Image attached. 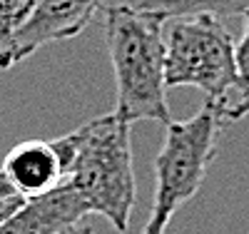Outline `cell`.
Here are the masks:
<instances>
[{"label": "cell", "mask_w": 249, "mask_h": 234, "mask_svg": "<svg viewBox=\"0 0 249 234\" xmlns=\"http://www.w3.org/2000/svg\"><path fill=\"white\" fill-rule=\"evenodd\" d=\"M53 147L62 164V182L72 184L90 215L105 217L117 232H127L137 195L130 122L117 112L100 115L53 140Z\"/></svg>", "instance_id": "1"}, {"label": "cell", "mask_w": 249, "mask_h": 234, "mask_svg": "<svg viewBox=\"0 0 249 234\" xmlns=\"http://www.w3.org/2000/svg\"><path fill=\"white\" fill-rule=\"evenodd\" d=\"M164 20L135 5L105 8V42L117 82L115 112L124 122L157 120L167 125Z\"/></svg>", "instance_id": "2"}, {"label": "cell", "mask_w": 249, "mask_h": 234, "mask_svg": "<svg viewBox=\"0 0 249 234\" xmlns=\"http://www.w3.org/2000/svg\"><path fill=\"white\" fill-rule=\"evenodd\" d=\"M222 125V108L210 100L192 120L167 122L164 144L155 157V202L140 234H167L177 209L199 192L217 155Z\"/></svg>", "instance_id": "3"}, {"label": "cell", "mask_w": 249, "mask_h": 234, "mask_svg": "<svg viewBox=\"0 0 249 234\" xmlns=\"http://www.w3.org/2000/svg\"><path fill=\"white\" fill-rule=\"evenodd\" d=\"M234 40L219 18H175L164 35V82L167 88H197L222 112L237 92Z\"/></svg>", "instance_id": "4"}, {"label": "cell", "mask_w": 249, "mask_h": 234, "mask_svg": "<svg viewBox=\"0 0 249 234\" xmlns=\"http://www.w3.org/2000/svg\"><path fill=\"white\" fill-rule=\"evenodd\" d=\"M105 3L107 0H37L35 10L15 35V65L50 42L80 35L100 10H105Z\"/></svg>", "instance_id": "5"}, {"label": "cell", "mask_w": 249, "mask_h": 234, "mask_svg": "<svg viewBox=\"0 0 249 234\" xmlns=\"http://www.w3.org/2000/svg\"><path fill=\"white\" fill-rule=\"evenodd\" d=\"M88 215V204L72 184L60 182L50 192L25 199V204L0 227V234H62Z\"/></svg>", "instance_id": "6"}, {"label": "cell", "mask_w": 249, "mask_h": 234, "mask_svg": "<svg viewBox=\"0 0 249 234\" xmlns=\"http://www.w3.org/2000/svg\"><path fill=\"white\" fill-rule=\"evenodd\" d=\"M3 175L25 199L45 195L62 182V164L53 142L25 140L3 160Z\"/></svg>", "instance_id": "7"}, {"label": "cell", "mask_w": 249, "mask_h": 234, "mask_svg": "<svg viewBox=\"0 0 249 234\" xmlns=\"http://www.w3.org/2000/svg\"><path fill=\"white\" fill-rule=\"evenodd\" d=\"M135 8L160 15L162 20L192 18V15H244L249 10V0H137Z\"/></svg>", "instance_id": "8"}, {"label": "cell", "mask_w": 249, "mask_h": 234, "mask_svg": "<svg viewBox=\"0 0 249 234\" xmlns=\"http://www.w3.org/2000/svg\"><path fill=\"white\" fill-rule=\"evenodd\" d=\"M37 0H0V70H10L15 65V35L35 10Z\"/></svg>", "instance_id": "9"}, {"label": "cell", "mask_w": 249, "mask_h": 234, "mask_svg": "<svg viewBox=\"0 0 249 234\" xmlns=\"http://www.w3.org/2000/svg\"><path fill=\"white\" fill-rule=\"evenodd\" d=\"M234 60H237V92H234L230 105H234L237 100L249 95V10L244 13V35L239 40V45L234 48ZM230 105H227V108H230Z\"/></svg>", "instance_id": "10"}, {"label": "cell", "mask_w": 249, "mask_h": 234, "mask_svg": "<svg viewBox=\"0 0 249 234\" xmlns=\"http://www.w3.org/2000/svg\"><path fill=\"white\" fill-rule=\"evenodd\" d=\"M23 204H25V197L8 182V177L3 175V169H0V227H3Z\"/></svg>", "instance_id": "11"}, {"label": "cell", "mask_w": 249, "mask_h": 234, "mask_svg": "<svg viewBox=\"0 0 249 234\" xmlns=\"http://www.w3.org/2000/svg\"><path fill=\"white\" fill-rule=\"evenodd\" d=\"M242 117H249V95L237 100L234 105H230V108L224 110V115H222L224 122H234V120H242Z\"/></svg>", "instance_id": "12"}, {"label": "cell", "mask_w": 249, "mask_h": 234, "mask_svg": "<svg viewBox=\"0 0 249 234\" xmlns=\"http://www.w3.org/2000/svg\"><path fill=\"white\" fill-rule=\"evenodd\" d=\"M62 234H95V232H92V224H90L88 219H82V222L72 224L70 229H65Z\"/></svg>", "instance_id": "13"}]
</instances>
